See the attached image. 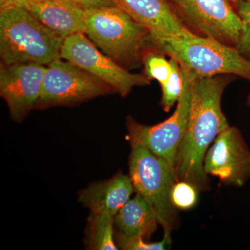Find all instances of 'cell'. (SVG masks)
<instances>
[{"instance_id":"25","label":"cell","mask_w":250,"mask_h":250,"mask_svg":"<svg viewBox=\"0 0 250 250\" xmlns=\"http://www.w3.org/2000/svg\"><path fill=\"white\" fill-rule=\"evenodd\" d=\"M247 104H248V106L250 107V95H248V100H247Z\"/></svg>"},{"instance_id":"6","label":"cell","mask_w":250,"mask_h":250,"mask_svg":"<svg viewBox=\"0 0 250 250\" xmlns=\"http://www.w3.org/2000/svg\"><path fill=\"white\" fill-rule=\"evenodd\" d=\"M183 71V70H182ZM183 91L172 116L159 124L147 126L132 118L126 120L130 143H138L165 160L175 170L177 156L187 132L190 108L191 77L183 72Z\"/></svg>"},{"instance_id":"3","label":"cell","mask_w":250,"mask_h":250,"mask_svg":"<svg viewBox=\"0 0 250 250\" xmlns=\"http://www.w3.org/2000/svg\"><path fill=\"white\" fill-rule=\"evenodd\" d=\"M63 41L22 6L0 10L1 64L47 65L62 58Z\"/></svg>"},{"instance_id":"22","label":"cell","mask_w":250,"mask_h":250,"mask_svg":"<svg viewBox=\"0 0 250 250\" xmlns=\"http://www.w3.org/2000/svg\"><path fill=\"white\" fill-rule=\"evenodd\" d=\"M82 9L86 10L104 6H115L113 0H69Z\"/></svg>"},{"instance_id":"16","label":"cell","mask_w":250,"mask_h":250,"mask_svg":"<svg viewBox=\"0 0 250 250\" xmlns=\"http://www.w3.org/2000/svg\"><path fill=\"white\" fill-rule=\"evenodd\" d=\"M86 248L93 250L119 249L115 235L114 217L103 214H91L88 218Z\"/></svg>"},{"instance_id":"24","label":"cell","mask_w":250,"mask_h":250,"mask_svg":"<svg viewBox=\"0 0 250 250\" xmlns=\"http://www.w3.org/2000/svg\"><path fill=\"white\" fill-rule=\"evenodd\" d=\"M49 1V0H21V2H20L19 6H21L23 3L25 2H40V1Z\"/></svg>"},{"instance_id":"18","label":"cell","mask_w":250,"mask_h":250,"mask_svg":"<svg viewBox=\"0 0 250 250\" xmlns=\"http://www.w3.org/2000/svg\"><path fill=\"white\" fill-rule=\"evenodd\" d=\"M161 54L146 52L142 60L146 76L150 80L157 81L160 84L167 80L172 70L171 59L167 60Z\"/></svg>"},{"instance_id":"4","label":"cell","mask_w":250,"mask_h":250,"mask_svg":"<svg viewBox=\"0 0 250 250\" xmlns=\"http://www.w3.org/2000/svg\"><path fill=\"white\" fill-rule=\"evenodd\" d=\"M85 35L123 67L137 65L152 44L150 32L116 6L85 10Z\"/></svg>"},{"instance_id":"7","label":"cell","mask_w":250,"mask_h":250,"mask_svg":"<svg viewBox=\"0 0 250 250\" xmlns=\"http://www.w3.org/2000/svg\"><path fill=\"white\" fill-rule=\"evenodd\" d=\"M62 58L103 81L123 97L126 96L134 87L150 83L146 75L128 72L101 52L83 33L64 39Z\"/></svg>"},{"instance_id":"5","label":"cell","mask_w":250,"mask_h":250,"mask_svg":"<svg viewBox=\"0 0 250 250\" xmlns=\"http://www.w3.org/2000/svg\"><path fill=\"white\" fill-rule=\"evenodd\" d=\"M130 144L129 175L134 190L152 205L164 233L171 234L179 225L177 209L171 200L172 187L177 182L175 170L144 146Z\"/></svg>"},{"instance_id":"19","label":"cell","mask_w":250,"mask_h":250,"mask_svg":"<svg viewBox=\"0 0 250 250\" xmlns=\"http://www.w3.org/2000/svg\"><path fill=\"white\" fill-rule=\"evenodd\" d=\"M199 190L185 181H177L171 191V200L177 210H189L198 202Z\"/></svg>"},{"instance_id":"8","label":"cell","mask_w":250,"mask_h":250,"mask_svg":"<svg viewBox=\"0 0 250 250\" xmlns=\"http://www.w3.org/2000/svg\"><path fill=\"white\" fill-rule=\"evenodd\" d=\"M112 91L103 81L72 62L58 59L46 67L36 108L73 104Z\"/></svg>"},{"instance_id":"23","label":"cell","mask_w":250,"mask_h":250,"mask_svg":"<svg viewBox=\"0 0 250 250\" xmlns=\"http://www.w3.org/2000/svg\"><path fill=\"white\" fill-rule=\"evenodd\" d=\"M21 0H0V10L19 6Z\"/></svg>"},{"instance_id":"26","label":"cell","mask_w":250,"mask_h":250,"mask_svg":"<svg viewBox=\"0 0 250 250\" xmlns=\"http://www.w3.org/2000/svg\"><path fill=\"white\" fill-rule=\"evenodd\" d=\"M231 1H232V2H233V1H236V0H231Z\"/></svg>"},{"instance_id":"12","label":"cell","mask_w":250,"mask_h":250,"mask_svg":"<svg viewBox=\"0 0 250 250\" xmlns=\"http://www.w3.org/2000/svg\"><path fill=\"white\" fill-rule=\"evenodd\" d=\"M119 8L150 32L152 39L193 34L167 0H113Z\"/></svg>"},{"instance_id":"17","label":"cell","mask_w":250,"mask_h":250,"mask_svg":"<svg viewBox=\"0 0 250 250\" xmlns=\"http://www.w3.org/2000/svg\"><path fill=\"white\" fill-rule=\"evenodd\" d=\"M172 63V70L167 80L161 83V106L164 111L168 112L178 103L183 91L184 77L182 67L173 59H170Z\"/></svg>"},{"instance_id":"20","label":"cell","mask_w":250,"mask_h":250,"mask_svg":"<svg viewBox=\"0 0 250 250\" xmlns=\"http://www.w3.org/2000/svg\"><path fill=\"white\" fill-rule=\"evenodd\" d=\"M233 3L242 22L241 35L236 47L248 58L250 57V0H236Z\"/></svg>"},{"instance_id":"21","label":"cell","mask_w":250,"mask_h":250,"mask_svg":"<svg viewBox=\"0 0 250 250\" xmlns=\"http://www.w3.org/2000/svg\"><path fill=\"white\" fill-rule=\"evenodd\" d=\"M117 246L120 249L125 250H164L171 246L170 233H164L160 241L149 242L143 238H125L116 237Z\"/></svg>"},{"instance_id":"11","label":"cell","mask_w":250,"mask_h":250,"mask_svg":"<svg viewBox=\"0 0 250 250\" xmlns=\"http://www.w3.org/2000/svg\"><path fill=\"white\" fill-rule=\"evenodd\" d=\"M46 67L38 63L1 64L0 95L14 121L21 122L36 108Z\"/></svg>"},{"instance_id":"13","label":"cell","mask_w":250,"mask_h":250,"mask_svg":"<svg viewBox=\"0 0 250 250\" xmlns=\"http://www.w3.org/2000/svg\"><path fill=\"white\" fill-rule=\"evenodd\" d=\"M135 191L129 175L119 172L111 179L92 184L80 192L79 200L91 214L114 217Z\"/></svg>"},{"instance_id":"2","label":"cell","mask_w":250,"mask_h":250,"mask_svg":"<svg viewBox=\"0 0 250 250\" xmlns=\"http://www.w3.org/2000/svg\"><path fill=\"white\" fill-rule=\"evenodd\" d=\"M152 43L160 53L178 62L192 78L234 75L250 81V61L234 46L195 33L183 37L152 39Z\"/></svg>"},{"instance_id":"14","label":"cell","mask_w":250,"mask_h":250,"mask_svg":"<svg viewBox=\"0 0 250 250\" xmlns=\"http://www.w3.org/2000/svg\"><path fill=\"white\" fill-rule=\"evenodd\" d=\"M21 6L63 39L78 33L85 34V10L69 0L25 2Z\"/></svg>"},{"instance_id":"10","label":"cell","mask_w":250,"mask_h":250,"mask_svg":"<svg viewBox=\"0 0 250 250\" xmlns=\"http://www.w3.org/2000/svg\"><path fill=\"white\" fill-rule=\"evenodd\" d=\"M204 169L226 185L243 187L250 179V149L235 126L218 135L206 153Z\"/></svg>"},{"instance_id":"1","label":"cell","mask_w":250,"mask_h":250,"mask_svg":"<svg viewBox=\"0 0 250 250\" xmlns=\"http://www.w3.org/2000/svg\"><path fill=\"white\" fill-rule=\"evenodd\" d=\"M230 80L225 75L192 78L187 132L175 166L177 181L192 184L199 191L209 189L204 169L206 153L220 133L229 127L222 109V97Z\"/></svg>"},{"instance_id":"9","label":"cell","mask_w":250,"mask_h":250,"mask_svg":"<svg viewBox=\"0 0 250 250\" xmlns=\"http://www.w3.org/2000/svg\"><path fill=\"white\" fill-rule=\"evenodd\" d=\"M184 23L226 45L236 47L242 29L241 18L231 0H170Z\"/></svg>"},{"instance_id":"15","label":"cell","mask_w":250,"mask_h":250,"mask_svg":"<svg viewBox=\"0 0 250 250\" xmlns=\"http://www.w3.org/2000/svg\"><path fill=\"white\" fill-rule=\"evenodd\" d=\"M159 225L152 205L139 194L130 199L114 216L116 237L148 240Z\"/></svg>"}]
</instances>
